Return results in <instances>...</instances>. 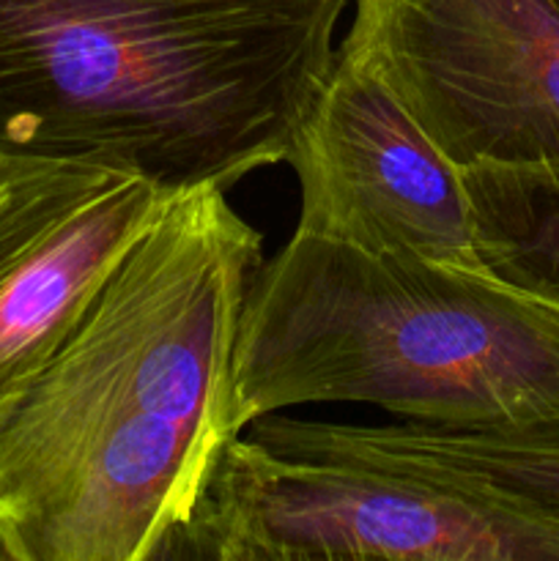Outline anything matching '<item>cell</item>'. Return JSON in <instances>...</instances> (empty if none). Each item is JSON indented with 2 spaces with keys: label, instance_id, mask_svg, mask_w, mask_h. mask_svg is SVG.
Wrapping results in <instances>:
<instances>
[{
  "label": "cell",
  "instance_id": "obj_1",
  "mask_svg": "<svg viewBox=\"0 0 559 561\" xmlns=\"http://www.w3.org/2000/svg\"><path fill=\"white\" fill-rule=\"evenodd\" d=\"M263 236L179 192L0 427V561H162L230 427Z\"/></svg>",
  "mask_w": 559,
  "mask_h": 561
},
{
  "label": "cell",
  "instance_id": "obj_2",
  "mask_svg": "<svg viewBox=\"0 0 559 561\" xmlns=\"http://www.w3.org/2000/svg\"><path fill=\"white\" fill-rule=\"evenodd\" d=\"M349 0H0V153L228 190L285 162Z\"/></svg>",
  "mask_w": 559,
  "mask_h": 561
},
{
  "label": "cell",
  "instance_id": "obj_3",
  "mask_svg": "<svg viewBox=\"0 0 559 561\" xmlns=\"http://www.w3.org/2000/svg\"><path fill=\"white\" fill-rule=\"evenodd\" d=\"M312 403L422 425L557 416L559 332L488 272L294 230L244 294L230 427Z\"/></svg>",
  "mask_w": 559,
  "mask_h": 561
},
{
  "label": "cell",
  "instance_id": "obj_4",
  "mask_svg": "<svg viewBox=\"0 0 559 561\" xmlns=\"http://www.w3.org/2000/svg\"><path fill=\"white\" fill-rule=\"evenodd\" d=\"M170 559L559 561V520L480 488L233 436Z\"/></svg>",
  "mask_w": 559,
  "mask_h": 561
},
{
  "label": "cell",
  "instance_id": "obj_5",
  "mask_svg": "<svg viewBox=\"0 0 559 561\" xmlns=\"http://www.w3.org/2000/svg\"><path fill=\"white\" fill-rule=\"evenodd\" d=\"M354 44L458 168L559 173V0H354Z\"/></svg>",
  "mask_w": 559,
  "mask_h": 561
},
{
  "label": "cell",
  "instance_id": "obj_6",
  "mask_svg": "<svg viewBox=\"0 0 559 561\" xmlns=\"http://www.w3.org/2000/svg\"><path fill=\"white\" fill-rule=\"evenodd\" d=\"M285 162L299 233L486 272L460 168L354 44L334 47Z\"/></svg>",
  "mask_w": 559,
  "mask_h": 561
},
{
  "label": "cell",
  "instance_id": "obj_7",
  "mask_svg": "<svg viewBox=\"0 0 559 561\" xmlns=\"http://www.w3.org/2000/svg\"><path fill=\"white\" fill-rule=\"evenodd\" d=\"M175 195L135 170L0 153V427Z\"/></svg>",
  "mask_w": 559,
  "mask_h": 561
},
{
  "label": "cell",
  "instance_id": "obj_8",
  "mask_svg": "<svg viewBox=\"0 0 559 561\" xmlns=\"http://www.w3.org/2000/svg\"><path fill=\"white\" fill-rule=\"evenodd\" d=\"M255 438L296 458L351 460L417 471L559 520V414L486 425H332L269 414L252 422Z\"/></svg>",
  "mask_w": 559,
  "mask_h": 561
},
{
  "label": "cell",
  "instance_id": "obj_9",
  "mask_svg": "<svg viewBox=\"0 0 559 561\" xmlns=\"http://www.w3.org/2000/svg\"><path fill=\"white\" fill-rule=\"evenodd\" d=\"M460 179L482 268L559 332V173L475 164Z\"/></svg>",
  "mask_w": 559,
  "mask_h": 561
}]
</instances>
